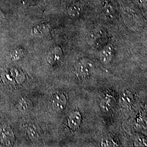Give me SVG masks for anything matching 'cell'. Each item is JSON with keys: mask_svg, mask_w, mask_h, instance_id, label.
I'll return each instance as SVG.
<instances>
[{"mask_svg": "<svg viewBox=\"0 0 147 147\" xmlns=\"http://www.w3.org/2000/svg\"><path fill=\"white\" fill-rule=\"evenodd\" d=\"M94 68V63L92 60L88 58H83L75 63L74 71L79 78H85L93 73Z\"/></svg>", "mask_w": 147, "mask_h": 147, "instance_id": "6da1fadb", "label": "cell"}, {"mask_svg": "<svg viewBox=\"0 0 147 147\" xmlns=\"http://www.w3.org/2000/svg\"><path fill=\"white\" fill-rule=\"evenodd\" d=\"M67 102V99L62 93H56L53 95L52 100L53 108L57 112L64 110Z\"/></svg>", "mask_w": 147, "mask_h": 147, "instance_id": "7a4b0ae2", "label": "cell"}, {"mask_svg": "<svg viewBox=\"0 0 147 147\" xmlns=\"http://www.w3.org/2000/svg\"><path fill=\"white\" fill-rule=\"evenodd\" d=\"M0 141L5 146H9L13 144L14 134L8 126H0Z\"/></svg>", "mask_w": 147, "mask_h": 147, "instance_id": "3957f363", "label": "cell"}, {"mask_svg": "<svg viewBox=\"0 0 147 147\" xmlns=\"http://www.w3.org/2000/svg\"><path fill=\"white\" fill-rule=\"evenodd\" d=\"M82 121V116L79 111L72 112L68 117V125L70 129L75 130L80 126Z\"/></svg>", "mask_w": 147, "mask_h": 147, "instance_id": "277c9868", "label": "cell"}, {"mask_svg": "<svg viewBox=\"0 0 147 147\" xmlns=\"http://www.w3.org/2000/svg\"><path fill=\"white\" fill-rule=\"evenodd\" d=\"M62 57V50L59 47L53 49L47 55V60L51 65H55L58 63Z\"/></svg>", "mask_w": 147, "mask_h": 147, "instance_id": "5b68a950", "label": "cell"}, {"mask_svg": "<svg viewBox=\"0 0 147 147\" xmlns=\"http://www.w3.org/2000/svg\"><path fill=\"white\" fill-rule=\"evenodd\" d=\"M114 55V49L112 45H107L104 48L100 53V61L102 63L107 64L111 61Z\"/></svg>", "mask_w": 147, "mask_h": 147, "instance_id": "8992f818", "label": "cell"}, {"mask_svg": "<svg viewBox=\"0 0 147 147\" xmlns=\"http://www.w3.org/2000/svg\"><path fill=\"white\" fill-rule=\"evenodd\" d=\"M106 36V32L102 29H96L91 32L87 37V42L91 45H94Z\"/></svg>", "mask_w": 147, "mask_h": 147, "instance_id": "52a82bcc", "label": "cell"}, {"mask_svg": "<svg viewBox=\"0 0 147 147\" xmlns=\"http://www.w3.org/2000/svg\"><path fill=\"white\" fill-rule=\"evenodd\" d=\"M50 30V26L47 24H41L32 28L31 34L34 37H42L47 34Z\"/></svg>", "mask_w": 147, "mask_h": 147, "instance_id": "ba28073f", "label": "cell"}, {"mask_svg": "<svg viewBox=\"0 0 147 147\" xmlns=\"http://www.w3.org/2000/svg\"><path fill=\"white\" fill-rule=\"evenodd\" d=\"M16 107L19 110L26 112L31 109L32 103L29 99L25 97H21L16 102Z\"/></svg>", "mask_w": 147, "mask_h": 147, "instance_id": "9c48e42d", "label": "cell"}, {"mask_svg": "<svg viewBox=\"0 0 147 147\" xmlns=\"http://www.w3.org/2000/svg\"><path fill=\"white\" fill-rule=\"evenodd\" d=\"M27 135L32 140H37L39 137V130L36 126L34 125H31L27 127Z\"/></svg>", "mask_w": 147, "mask_h": 147, "instance_id": "30bf717a", "label": "cell"}, {"mask_svg": "<svg viewBox=\"0 0 147 147\" xmlns=\"http://www.w3.org/2000/svg\"><path fill=\"white\" fill-rule=\"evenodd\" d=\"M113 101L112 99L110 96H105L101 100L100 102V107L104 112H107L110 110L112 106Z\"/></svg>", "mask_w": 147, "mask_h": 147, "instance_id": "8fae6325", "label": "cell"}, {"mask_svg": "<svg viewBox=\"0 0 147 147\" xmlns=\"http://www.w3.org/2000/svg\"><path fill=\"white\" fill-rule=\"evenodd\" d=\"M133 99V95L131 92L125 90L121 95V102L123 105H128L130 104Z\"/></svg>", "mask_w": 147, "mask_h": 147, "instance_id": "7c38bea8", "label": "cell"}, {"mask_svg": "<svg viewBox=\"0 0 147 147\" xmlns=\"http://www.w3.org/2000/svg\"><path fill=\"white\" fill-rule=\"evenodd\" d=\"M104 11L105 16L108 18L109 19L112 18L113 17L114 11H113V8L110 3H106L104 5Z\"/></svg>", "mask_w": 147, "mask_h": 147, "instance_id": "4fadbf2b", "label": "cell"}, {"mask_svg": "<svg viewBox=\"0 0 147 147\" xmlns=\"http://www.w3.org/2000/svg\"><path fill=\"white\" fill-rule=\"evenodd\" d=\"M24 51L21 48H16L11 53V57L13 60H18L24 56Z\"/></svg>", "mask_w": 147, "mask_h": 147, "instance_id": "5bb4252c", "label": "cell"}, {"mask_svg": "<svg viewBox=\"0 0 147 147\" xmlns=\"http://www.w3.org/2000/svg\"><path fill=\"white\" fill-rule=\"evenodd\" d=\"M80 13V8L78 5H71L69 8V14L71 16L76 17L79 16Z\"/></svg>", "mask_w": 147, "mask_h": 147, "instance_id": "9a60e30c", "label": "cell"}, {"mask_svg": "<svg viewBox=\"0 0 147 147\" xmlns=\"http://www.w3.org/2000/svg\"><path fill=\"white\" fill-rule=\"evenodd\" d=\"M111 144H112V143H111V142L110 141V140L105 139L102 141L101 146L102 147H110V146H111Z\"/></svg>", "mask_w": 147, "mask_h": 147, "instance_id": "2e32d148", "label": "cell"}, {"mask_svg": "<svg viewBox=\"0 0 147 147\" xmlns=\"http://www.w3.org/2000/svg\"><path fill=\"white\" fill-rule=\"evenodd\" d=\"M3 19H4V16L2 14V13L1 11H0V24L2 22V21L3 20Z\"/></svg>", "mask_w": 147, "mask_h": 147, "instance_id": "e0dca14e", "label": "cell"}, {"mask_svg": "<svg viewBox=\"0 0 147 147\" xmlns=\"http://www.w3.org/2000/svg\"><path fill=\"white\" fill-rule=\"evenodd\" d=\"M21 1H26L27 0H21Z\"/></svg>", "mask_w": 147, "mask_h": 147, "instance_id": "ac0fdd59", "label": "cell"}]
</instances>
